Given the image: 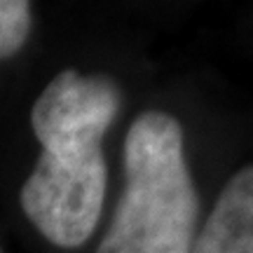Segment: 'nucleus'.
Returning <instances> with one entry per match:
<instances>
[{"instance_id":"7ed1b4c3","label":"nucleus","mask_w":253,"mask_h":253,"mask_svg":"<svg viewBox=\"0 0 253 253\" xmlns=\"http://www.w3.org/2000/svg\"><path fill=\"white\" fill-rule=\"evenodd\" d=\"M190 253H253V164L225 183Z\"/></svg>"},{"instance_id":"f257e3e1","label":"nucleus","mask_w":253,"mask_h":253,"mask_svg":"<svg viewBox=\"0 0 253 253\" xmlns=\"http://www.w3.org/2000/svg\"><path fill=\"white\" fill-rule=\"evenodd\" d=\"M122 94L106 75L61 71L31 108V126L42 145L21 185L26 218L47 242L82 246L99 225L108 167L101 141L115 122Z\"/></svg>"},{"instance_id":"39448f33","label":"nucleus","mask_w":253,"mask_h":253,"mask_svg":"<svg viewBox=\"0 0 253 253\" xmlns=\"http://www.w3.org/2000/svg\"><path fill=\"white\" fill-rule=\"evenodd\" d=\"M0 253H2V251H0Z\"/></svg>"},{"instance_id":"20e7f679","label":"nucleus","mask_w":253,"mask_h":253,"mask_svg":"<svg viewBox=\"0 0 253 253\" xmlns=\"http://www.w3.org/2000/svg\"><path fill=\"white\" fill-rule=\"evenodd\" d=\"M31 33L28 0H0V61L14 56Z\"/></svg>"},{"instance_id":"f03ea898","label":"nucleus","mask_w":253,"mask_h":253,"mask_svg":"<svg viewBox=\"0 0 253 253\" xmlns=\"http://www.w3.org/2000/svg\"><path fill=\"white\" fill-rule=\"evenodd\" d=\"M125 192L96 253H190L199 197L183 129L162 110H145L125 138Z\"/></svg>"}]
</instances>
